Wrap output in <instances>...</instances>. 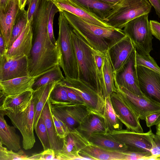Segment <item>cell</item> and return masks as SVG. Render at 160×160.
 Here are the masks:
<instances>
[{"label": "cell", "instance_id": "cell-27", "mask_svg": "<svg viewBox=\"0 0 160 160\" xmlns=\"http://www.w3.org/2000/svg\"><path fill=\"white\" fill-rule=\"evenodd\" d=\"M79 153L92 160H125L123 152L106 149L91 143L81 150Z\"/></svg>", "mask_w": 160, "mask_h": 160}, {"label": "cell", "instance_id": "cell-30", "mask_svg": "<svg viewBox=\"0 0 160 160\" xmlns=\"http://www.w3.org/2000/svg\"><path fill=\"white\" fill-rule=\"evenodd\" d=\"M108 133L122 129L123 123L118 118L112 107L110 95L105 98L102 116Z\"/></svg>", "mask_w": 160, "mask_h": 160}, {"label": "cell", "instance_id": "cell-3", "mask_svg": "<svg viewBox=\"0 0 160 160\" xmlns=\"http://www.w3.org/2000/svg\"><path fill=\"white\" fill-rule=\"evenodd\" d=\"M72 39L78 67V79L92 86L104 98L97 74L92 48L73 29Z\"/></svg>", "mask_w": 160, "mask_h": 160}, {"label": "cell", "instance_id": "cell-43", "mask_svg": "<svg viewBox=\"0 0 160 160\" xmlns=\"http://www.w3.org/2000/svg\"><path fill=\"white\" fill-rule=\"evenodd\" d=\"M147 126L150 128L157 126L160 123V111L151 113L147 116L145 119Z\"/></svg>", "mask_w": 160, "mask_h": 160}, {"label": "cell", "instance_id": "cell-39", "mask_svg": "<svg viewBox=\"0 0 160 160\" xmlns=\"http://www.w3.org/2000/svg\"><path fill=\"white\" fill-rule=\"evenodd\" d=\"M58 12H59V9L52 1H50L48 17V29L50 39L52 42L55 45H57V40H56L54 35L53 22L55 15Z\"/></svg>", "mask_w": 160, "mask_h": 160}, {"label": "cell", "instance_id": "cell-10", "mask_svg": "<svg viewBox=\"0 0 160 160\" xmlns=\"http://www.w3.org/2000/svg\"><path fill=\"white\" fill-rule=\"evenodd\" d=\"M108 134L127 148V151L150 152L153 133L150 128L147 132L139 133L127 129H122L107 133Z\"/></svg>", "mask_w": 160, "mask_h": 160}, {"label": "cell", "instance_id": "cell-7", "mask_svg": "<svg viewBox=\"0 0 160 160\" xmlns=\"http://www.w3.org/2000/svg\"><path fill=\"white\" fill-rule=\"evenodd\" d=\"M3 110L13 126L20 131L22 137L23 148L26 150L31 149L36 142L33 132L34 102L32 98L28 106L23 111L12 112Z\"/></svg>", "mask_w": 160, "mask_h": 160}, {"label": "cell", "instance_id": "cell-35", "mask_svg": "<svg viewBox=\"0 0 160 160\" xmlns=\"http://www.w3.org/2000/svg\"><path fill=\"white\" fill-rule=\"evenodd\" d=\"M92 51L96 65L97 74L104 97L105 85L103 75V66L105 53L101 52L93 48Z\"/></svg>", "mask_w": 160, "mask_h": 160}, {"label": "cell", "instance_id": "cell-46", "mask_svg": "<svg viewBox=\"0 0 160 160\" xmlns=\"http://www.w3.org/2000/svg\"><path fill=\"white\" fill-rule=\"evenodd\" d=\"M52 118L58 136L61 138H64L67 135L62 127L57 118L52 113Z\"/></svg>", "mask_w": 160, "mask_h": 160}, {"label": "cell", "instance_id": "cell-47", "mask_svg": "<svg viewBox=\"0 0 160 160\" xmlns=\"http://www.w3.org/2000/svg\"><path fill=\"white\" fill-rule=\"evenodd\" d=\"M150 3L154 8L156 13L160 18V0H148Z\"/></svg>", "mask_w": 160, "mask_h": 160}, {"label": "cell", "instance_id": "cell-52", "mask_svg": "<svg viewBox=\"0 0 160 160\" xmlns=\"http://www.w3.org/2000/svg\"><path fill=\"white\" fill-rule=\"evenodd\" d=\"M156 133L160 136V123L157 125L156 126Z\"/></svg>", "mask_w": 160, "mask_h": 160}, {"label": "cell", "instance_id": "cell-29", "mask_svg": "<svg viewBox=\"0 0 160 160\" xmlns=\"http://www.w3.org/2000/svg\"><path fill=\"white\" fill-rule=\"evenodd\" d=\"M92 144L109 150L124 152L128 148L124 144L118 142L107 133H94L89 139Z\"/></svg>", "mask_w": 160, "mask_h": 160}, {"label": "cell", "instance_id": "cell-22", "mask_svg": "<svg viewBox=\"0 0 160 160\" xmlns=\"http://www.w3.org/2000/svg\"><path fill=\"white\" fill-rule=\"evenodd\" d=\"M76 129L88 141L94 133H108L103 116L93 112L88 115Z\"/></svg>", "mask_w": 160, "mask_h": 160}, {"label": "cell", "instance_id": "cell-31", "mask_svg": "<svg viewBox=\"0 0 160 160\" xmlns=\"http://www.w3.org/2000/svg\"><path fill=\"white\" fill-rule=\"evenodd\" d=\"M114 71L108 51L105 53L103 66V75L105 85V98L112 93L117 92L114 82Z\"/></svg>", "mask_w": 160, "mask_h": 160}, {"label": "cell", "instance_id": "cell-1", "mask_svg": "<svg viewBox=\"0 0 160 160\" xmlns=\"http://www.w3.org/2000/svg\"><path fill=\"white\" fill-rule=\"evenodd\" d=\"M50 1L41 0L32 25V44L28 60L29 76L42 75L59 65V48L49 37L48 21Z\"/></svg>", "mask_w": 160, "mask_h": 160}, {"label": "cell", "instance_id": "cell-26", "mask_svg": "<svg viewBox=\"0 0 160 160\" xmlns=\"http://www.w3.org/2000/svg\"><path fill=\"white\" fill-rule=\"evenodd\" d=\"M58 82H54L49 83L33 91L32 99L34 102V130L52 90Z\"/></svg>", "mask_w": 160, "mask_h": 160}, {"label": "cell", "instance_id": "cell-24", "mask_svg": "<svg viewBox=\"0 0 160 160\" xmlns=\"http://www.w3.org/2000/svg\"><path fill=\"white\" fill-rule=\"evenodd\" d=\"M5 115L4 111L0 109V143L9 150L18 152L21 149L20 137L16 133L15 127L7 124L4 118Z\"/></svg>", "mask_w": 160, "mask_h": 160}, {"label": "cell", "instance_id": "cell-19", "mask_svg": "<svg viewBox=\"0 0 160 160\" xmlns=\"http://www.w3.org/2000/svg\"><path fill=\"white\" fill-rule=\"evenodd\" d=\"M20 9L19 0H9L3 9H0L1 33L8 49L12 26L16 16Z\"/></svg>", "mask_w": 160, "mask_h": 160}, {"label": "cell", "instance_id": "cell-11", "mask_svg": "<svg viewBox=\"0 0 160 160\" xmlns=\"http://www.w3.org/2000/svg\"><path fill=\"white\" fill-rule=\"evenodd\" d=\"M116 88L139 119L145 120L147 116L160 111V103L144 95L135 94L123 87L117 86Z\"/></svg>", "mask_w": 160, "mask_h": 160}, {"label": "cell", "instance_id": "cell-49", "mask_svg": "<svg viewBox=\"0 0 160 160\" xmlns=\"http://www.w3.org/2000/svg\"><path fill=\"white\" fill-rule=\"evenodd\" d=\"M9 0H0V9H3L6 7Z\"/></svg>", "mask_w": 160, "mask_h": 160}, {"label": "cell", "instance_id": "cell-51", "mask_svg": "<svg viewBox=\"0 0 160 160\" xmlns=\"http://www.w3.org/2000/svg\"><path fill=\"white\" fill-rule=\"evenodd\" d=\"M105 3L113 5L118 2L120 0H100Z\"/></svg>", "mask_w": 160, "mask_h": 160}, {"label": "cell", "instance_id": "cell-12", "mask_svg": "<svg viewBox=\"0 0 160 160\" xmlns=\"http://www.w3.org/2000/svg\"><path fill=\"white\" fill-rule=\"evenodd\" d=\"M110 97L115 113L127 129L137 132H144L138 117L121 95L118 92H114Z\"/></svg>", "mask_w": 160, "mask_h": 160}, {"label": "cell", "instance_id": "cell-53", "mask_svg": "<svg viewBox=\"0 0 160 160\" xmlns=\"http://www.w3.org/2000/svg\"><path fill=\"white\" fill-rule=\"evenodd\" d=\"M47 1H54L57 0H45Z\"/></svg>", "mask_w": 160, "mask_h": 160}, {"label": "cell", "instance_id": "cell-48", "mask_svg": "<svg viewBox=\"0 0 160 160\" xmlns=\"http://www.w3.org/2000/svg\"><path fill=\"white\" fill-rule=\"evenodd\" d=\"M7 49L3 37L1 33L0 35V56L3 55L6 52Z\"/></svg>", "mask_w": 160, "mask_h": 160}, {"label": "cell", "instance_id": "cell-40", "mask_svg": "<svg viewBox=\"0 0 160 160\" xmlns=\"http://www.w3.org/2000/svg\"><path fill=\"white\" fill-rule=\"evenodd\" d=\"M41 0H27L28 23L32 25L35 14Z\"/></svg>", "mask_w": 160, "mask_h": 160}, {"label": "cell", "instance_id": "cell-36", "mask_svg": "<svg viewBox=\"0 0 160 160\" xmlns=\"http://www.w3.org/2000/svg\"><path fill=\"white\" fill-rule=\"evenodd\" d=\"M37 136L40 140L44 150L51 148L47 129L44 121L40 116L35 128Z\"/></svg>", "mask_w": 160, "mask_h": 160}, {"label": "cell", "instance_id": "cell-23", "mask_svg": "<svg viewBox=\"0 0 160 160\" xmlns=\"http://www.w3.org/2000/svg\"><path fill=\"white\" fill-rule=\"evenodd\" d=\"M41 76H28L0 81V91L7 96L33 90L32 87L35 79Z\"/></svg>", "mask_w": 160, "mask_h": 160}, {"label": "cell", "instance_id": "cell-34", "mask_svg": "<svg viewBox=\"0 0 160 160\" xmlns=\"http://www.w3.org/2000/svg\"><path fill=\"white\" fill-rule=\"evenodd\" d=\"M134 60L136 66H142L160 74V68L150 54L142 55L136 50Z\"/></svg>", "mask_w": 160, "mask_h": 160}, {"label": "cell", "instance_id": "cell-17", "mask_svg": "<svg viewBox=\"0 0 160 160\" xmlns=\"http://www.w3.org/2000/svg\"><path fill=\"white\" fill-rule=\"evenodd\" d=\"M136 50L131 40L127 35L109 49V56L114 72L127 62Z\"/></svg>", "mask_w": 160, "mask_h": 160}, {"label": "cell", "instance_id": "cell-21", "mask_svg": "<svg viewBox=\"0 0 160 160\" xmlns=\"http://www.w3.org/2000/svg\"><path fill=\"white\" fill-rule=\"evenodd\" d=\"M41 116L44 121L47 129L51 148L54 151L56 155L62 151L64 138H60L57 135L52 118L49 98L43 107Z\"/></svg>", "mask_w": 160, "mask_h": 160}, {"label": "cell", "instance_id": "cell-13", "mask_svg": "<svg viewBox=\"0 0 160 160\" xmlns=\"http://www.w3.org/2000/svg\"><path fill=\"white\" fill-rule=\"evenodd\" d=\"M90 143L76 129L68 130L67 135L64 138L62 151L56 155V160H92L79 153L81 150Z\"/></svg>", "mask_w": 160, "mask_h": 160}, {"label": "cell", "instance_id": "cell-44", "mask_svg": "<svg viewBox=\"0 0 160 160\" xmlns=\"http://www.w3.org/2000/svg\"><path fill=\"white\" fill-rule=\"evenodd\" d=\"M64 87L71 102L78 104L85 103L81 97L75 92L69 88Z\"/></svg>", "mask_w": 160, "mask_h": 160}, {"label": "cell", "instance_id": "cell-37", "mask_svg": "<svg viewBox=\"0 0 160 160\" xmlns=\"http://www.w3.org/2000/svg\"><path fill=\"white\" fill-rule=\"evenodd\" d=\"M49 98L50 102H71L65 88L59 82L52 90Z\"/></svg>", "mask_w": 160, "mask_h": 160}, {"label": "cell", "instance_id": "cell-9", "mask_svg": "<svg viewBox=\"0 0 160 160\" xmlns=\"http://www.w3.org/2000/svg\"><path fill=\"white\" fill-rule=\"evenodd\" d=\"M59 82L77 93L92 112L103 116L105 98L101 97L92 86L82 80L69 78L65 77L64 80Z\"/></svg>", "mask_w": 160, "mask_h": 160}, {"label": "cell", "instance_id": "cell-18", "mask_svg": "<svg viewBox=\"0 0 160 160\" xmlns=\"http://www.w3.org/2000/svg\"><path fill=\"white\" fill-rule=\"evenodd\" d=\"M32 25L28 23L22 33L5 53L9 59H15L24 56L28 57L32 48Z\"/></svg>", "mask_w": 160, "mask_h": 160}, {"label": "cell", "instance_id": "cell-42", "mask_svg": "<svg viewBox=\"0 0 160 160\" xmlns=\"http://www.w3.org/2000/svg\"><path fill=\"white\" fill-rule=\"evenodd\" d=\"M150 152L155 160L160 158V136L157 134L153 135Z\"/></svg>", "mask_w": 160, "mask_h": 160}, {"label": "cell", "instance_id": "cell-15", "mask_svg": "<svg viewBox=\"0 0 160 160\" xmlns=\"http://www.w3.org/2000/svg\"><path fill=\"white\" fill-rule=\"evenodd\" d=\"M140 88L143 95L160 103V74L136 66Z\"/></svg>", "mask_w": 160, "mask_h": 160}, {"label": "cell", "instance_id": "cell-6", "mask_svg": "<svg viewBox=\"0 0 160 160\" xmlns=\"http://www.w3.org/2000/svg\"><path fill=\"white\" fill-rule=\"evenodd\" d=\"M148 14L147 13L129 21L123 31L131 40L137 52L143 55H149L152 50L153 38L151 31Z\"/></svg>", "mask_w": 160, "mask_h": 160}, {"label": "cell", "instance_id": "cell-41", "mask_svg": "<svg viewBox=\"0 0 160 160\" xmlns=\"http://www.w3.org/2000/svg\"><path fill=\"white\" fill-rule=\"evenodd\" d=\"M29 160H56L54 151L49 148L38 153H34L28 157Z\"/></svg>", "mask_w": 160, "mask_h": 160}, {"label": "cell", "instance_id": "cell-14", "mask_svg": "<svg viewBox=\"0 0 160 160\" xmlns=\"http://www.w3.org/2000/svg\"><path fill=\"white\" fill-rule=\"evenodd\" d=\"M135 51L127 62L114 72V83L116 87L117 86H121L135 94L144 95L139 85L134 60Z\"/></svg>", "mask_w": 160, "mask_h": 160}, {"label": "cell", "instance_id": "cell-45", "mask_svg": "<svg viewBox=\"0 0 160 160\" xmlns=\"http://www.w3.org/2000/svg\"><path fill=\"white\" fill-rule=\"evenodd\" d=\"M149 22L152 35L160 41V23L153 20H150Z\"/></svg>", "mask_w": 160, "mask_h": 160}, {"label": "cell", "instance_id": "cell-2", "mask_svg": "<svg viewBox=\"0 0 160 160\" xmlns=\"http://www.w3.org/2000/svg\"><path fill=\"white\" fill-rule=\"evenodd\" d=\"M62 12L73 29L92 48L101 52L106 53L126 36L123 30L96 25L70 12Z\"/></svg>", "mask_w": 160, "mask_h": 160}, {"label": "cell", "instance_id": "cell-54", "mask_svg": "<svg viewBox=\"0 0 160 160\" xmlns=\"http://www.w3.org/2000/svg\"><path fill=\"white\" fill-rule=\"evenodd\" d=\"M158 160H160V158H159L158 159Z\"/></svg>", "mask_w": 160, "mask_h": 160}, {"label": "cell", "instance_id": "cell-28", "mask_svg": "<svg viewBox=\"0 0 160 160\" xmlns=\"http://www.w3.org/2000/svg\"><path fill=\"white\" fill-rule=\"evenodd\" d=\"M70 0L82 8L104 21L113 6L100 0Z\"/></svg>", "mask_w": 160, "mask_h": 160}, {"label": "cell", "instance_id": "cell-50", "mask_svg": "<svg viewBox=\"0 0 160 160\" xmlns=\"http://www.w3.org/2000/svg\"><path fill=\"white\" fill-rule=\"evenodd\" d=\"M19 6L20 9L25 8V7L27 4V0H19Z\"/></svg>", "mask_w": 160, "mask_h": 160}, {"label": "cell", "instance_id": "cell-32", "mask_svg": "<svg viewBox=\"0 0 160 160\" xmlns=\"http://www.w3.org/2000/svg\"><path fill=\"white\" fill-rule=\"evenodd\" d=\"M65 78L59 65H57L45 73L37 78L35 80L32 87L33 91L42 86L54 82H60Z\"/></svg>", "mask_w": 160, "mask_h": 160}, {"label": "cell", "instance_id": "cell-8", "mask_svg": "<svg viewBox=\"0 0 160 160\" xmlns=\"http://www.w3.org/2000/svg\"><path fill=\"white\" fill-rule=\"evenodd\" d=\"M52 113L66 125L68 130L76 129L92 112L85 103L71 102H50Z\"/></svg>", "mask_w": 160, "mask_h": 160}, {"label": "cell", "instance_id": "cell-38", "mask_svg": "<svg viewBox=\"0 0 160 160\" xmlns=\"http://www.w3.org/2000/svg\"><path fill=\"white\" fill-rule=\"evenodd\" d=\"M28 156L22 150L18 152L8 150L0 143V160H28Z\"/></svg>", "mask_w": 160, "mask_h": 160}, {"label": "cell", "instance_id": "cell-33", "mask_svg": "<svg viewBox=\"0 0 160 160\" xmlns=\"http://www.w3.org/2000/svg\"><path fill=\"white\" fill-rule=\"evenodd\" d=\"M27 24V11L25 8L20 9L16 16L13 24L8 49L11 47L14 42L20 35Z\"/></svg>", "mask_w": 160, "mask_h": 160}, {"label": "cell", "instance_id": "cell-16", "mask_svg": "<svg viewBox=\"0 0 160 160\" xmlns=\"http://www.w3.org/2000/svg\"><path fill=\"white\" fill-rule=\"evenodd\" d=\"M29 76L27 57L8 58L5 53L0 56V81Z\"/></svg>", "mask_w": 160, "mask_h": 160}, {"label": "cell", "instance_id": "cell-4", "mask_svg": "<svg viewBox=\"0 0 160 160\" xmlns=\"http://www.w3.org/2000/svg\"><path fill=\"white\" fill-rule=\"evenodd\" d=\"M59 12V33L57 43L60 54L59 66L65 78L78 79V67L72 39L73 29L63 12Z\"/></svg>", "mask_w": 160, "mask_h": 160}, {"label": "cell", "instance_id": "cell-20", "mask_svg": "<svg viewBox=\"0 0 160 160\" xmlns=\"http://www.w3.org/2000/svg\"><path fill=\"white\" fill-rule=\"evenodd\" d=\"M60 11H65L90 23L102 27L113 28L103 20L82 8L70 0H57L52 1Z\"/></svg>", "mask_w": 160, "mask_h": 160}, {"label": "cell", "instance_id": "cell-25", "mask_svg": "<svg viewBox=\"0 0 160 160\" xmlns=\"http://www.w3.org/2000/svg\"><path fill=\"white\" fill-rule=\"evenodd\" d=\"M33 90L6 96L0 104V109L12 112L23 111L29 105L32 97Z\"/></svg>", "mask_w": 160, "mask_h": 160}, {"label": "cell", "instance_id": "cell-5", "mask_svg": "<svg viewBox=\"0 0 160 160\" xmlns=\"http://www.w3.org/2000/svg\"><path fill=\"white\" fill-rule=\"evenodd\" d=\"M151 8L148 0H120L113 5L105 22L112 28L122 30L129 21L148 14Z\"/></svg>", "mask_w": 160, "mask_h": 160}]
</instances>
